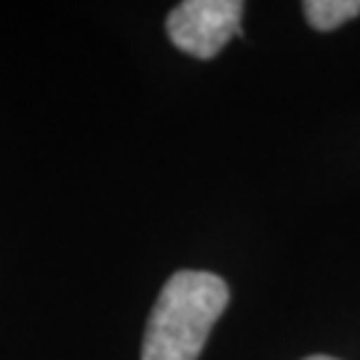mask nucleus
Listing matches in <instances>:
<instances>
[{
	"mask_svg": "<svg viewBox=\"0 0 360 360\" xmlns=\"http://www.w3.org/2000/svg\"><path fill=\"white\" fill-rule=\"evenodd\" d=\"M240 0H184L168 13L166 30L179 51L214 59L235 35H240Z\"/></svg>",
	"mask_w": 360,
	"mask_h": 360,
	"instance_id": "f03ea898",
	"label": "nucleus"
},
{
	"mask_svg": "<svg viewBox=\"0 0 360 360\" xmlns=\"http://www.w3.org/2000/svg\"><path fill=\"white\" fill-rule=\"evenodd\" d=\"M227 302L230 288L214 272L171 275L147 321L142 360H198Z\"/></svg>",
	"mask_w": 360,
	"mask_h": 360,
	"instance_id": "f257e3e1",
	"label": "nucleus"
},
{
	"mask_svg": "<svg viewBox=\"0 0 360 360\" xmlns=\"http://www.w3.org/2000/svg\"><path fill=\"white\" fill-rule=\"evenodd\" d=\"M304 360H336V358H328V355H312V358H304Z\"/></svg>",
	"mask_w": 360,
	"mask_h": 360,
	"instance_id": "20e7f679",
	"label": "nucleus"
},
{
	"mask_svg": "<svg viewBox=\"0 0 360 360\" xmlns=\"http://www.w3.org/2000/svg\"><path fill=\"white\" fill-rule=\"evenodd\" d=\"M302 11L307 16L309 27H315L318 32H331L360 16V0H304Z\"/></svg>",
	"mask_w": 360,
	"mask_h": 360,
	"instance_id": "7ed1b4c3",
	"label": "nucleus"
}]
</instances>
